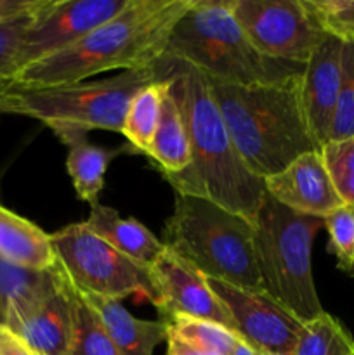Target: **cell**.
I'll return each mask as SVG.
<instances>
[{
  "label": "cell",
  "instance_id": "cell-1",
  "mask_svg": "<svg viewBox=\"0 0 354 355\" xmlns=\"http://www.w3.org/2000/svg\"><path fill=\"white\" fill-rule=\"evenodd\" d=\"M158 66L162 76L170 80L191 148L187 168L163 177L176 193L207 198L253 224L266 182L250 172L236 151L207 76L183 62L160 61Z\"/></svg>",
  "mask_w": 354,
  "mask_h": 355
},
{
  "label": "cell",
  "instance_id": "cell-2",
  "mask_svg": "<svg viewBox=\"0 0 354 355\" xmlns=\"http://www.w3.org/2000/svg\"><path fill=\"white\" fill-rule=\"evenodd\" d=\"M193 0H128L127 7L94 28L76 44L33 62L14 75L21 87H56L87 82L110 69L153 68L167 40Z\"/></svg>",
  "mask_w": 354,
  "mask_h": 355
},
{
  "label": "cell",
  "instance_id": "cell-3",
  "mask_svg": "<svg viewBox=\"0 0 354 355\" xmlns=\"http://www.w3.org/2000/svg\"><path fill=\"white\" fill-rule=\"evenodd\" d=\"M208 83L236 151L257 177L269 179L304 153L319 151L302 107L301 76L267 85Z\"/></svg>",
  "mask_w": 354,
  "mask_h": 355
},
{
  "label": "cell",
  "instance_id": "cell-4",
  "mask_svg": "<svg viewBox=\"0 0 354 355\" xmlns=\"http://www.w3.org/2000/svg\"><path fill=\"white\" fill-rule=\"evenodd\" d=\"M162 61L183 62L208 80L267 85L297 78L304 64L260 54L233 14L229 0H193L174 26Z\"/></svg>",
  "mask_w": 354,
  "mask_h": 355
},
{
  "label": "cell",
  "instance_id": "cell-5",
  "mask_svg": "<svg viewBox=\"0 0 354 355\" xmlns=\"http://www.w3.org/2000/svg\"><path fill=\"white\" fill-rule=\"evenodd\" d=\"M163 243L210 279L245 290H262L253 224L207 198L176 193ZM264 291V290H262Z\"/></svg>",
  "mask_w": 354,
  "mask_h": 355
},
{
  "label": "cell",
  "instance_id": "cell-6",
  "mask_svg": "<svg viewBox=\"0 0 354 355\" xmlns=\"http://www.w3.org/2000/svg\"><path fill=\"white\" fill-rule=\"evenodd\" d=\"M162 80L160 66L121 71L110 78L56 87H21L14 82L9 113L47 125L62 142L89 130H124L132 97Z\"/></svg>",
  "mask_w": 354,
  "mask_h": 355
},
{
  "label": "cell",
  "instance_id": "cell-7",
  "mask_svg": "<svg viewBox=\"0 0 354 355\" xmlns=\"http://www.w3.org/2000/svg\"><path fill=\"white\" fill-rule=\"evenodd\" d=\"M323 218L302 215L264 196L253 222V250L262 290L301 322L323 314L312 277V241Z\"/></svg>",
  "mask_w": 354,
  "mask_h": 355
},
{
  "label": "cell",
  "instance_id": "cell-8",
  "mask_svg": "<svg viewBox=\"0 0 354 355\" xmlns=\"http://www.w3.org/2000/svg\"><path fill=\"white\" fill-rule=\"evenodd\" d=\"M52 252L59 272L76 291L124 300L144 295L149 300L146 269L121 255L97 236L87 222H76L51 234Z\"/></svg>",
  "mask_w": 354,
  "mask_h": 355
},
{
  "label": "cell",
  "instance_id": "cell-9",
  "mask_svg": "<svg viewBox=\"0 0 354 355\" xmlns=\"http://www.w3.org/2000/svg\"><path fill=\"white\" fill-rule=\"evenodd\" d=\"M229 6L253 47L269 59L305 64L328 37L302 0H229Z\"/></svg>",
  "mask_w": 354,
  "mask_h": 355
},
{
  "label": "cell",
  "instance_id": "cell-10",
  "mask_svg": "<svg viewBox=\"0 0 354 355\" xmlns=\"http://www.w3.org/2000/svg\"><path fill=\"white\" fill-rule=\"evenodd\" d=\"M146 276L149 300L160 311L162 321L186 315L217 322L236 333L235 321L210 288L207 276L172 248L165 245L155 262L146 267Z\"/></svg>",
  "mask_w": 354,
  "mask_h": 355
},
{
  "label": "cell",
  "instance_id": "cell-11",
  "mask_svg": "<svg viewBox=\"0 0 354 355\" xmlns=\"http://www.w3.org/2000/svg\"><path fill=\"white\" fill-rule=\"evenodd\" d=\"M128 0H49L23 38L19 69L54 55L125 9ZM17 69V71H19Z\"/></svg>",
  "mask_w": 354,
  "mask_h": 355
},
{
  "label": "cell",
  "instance_id": "cell-12",
  "mask_svg": "<svg viewBox=\"0 0 354 355\" xmlns=\"http://www.w3.org/2000/svg\"><path fill=\"white\" fill-rule=\"evenodd\" d=\"M228 309L236 333L259 354L292 355L304 322L262 290H245L207 277Z\"/></svg>",
  "mask_w": 354,
  "mask_h": 355
},
{
  "label": "cell",
  "instance_id": "cell-13",
  "mask_svg": "<svg viewBox=\"0 0 354 355\" xmlns=\"http://www.w3.org/2000/svg\"><path fill=\"white\" fill-rule=\"evenodd\" d=\"M264 182L274 201L302 215L325 218L344 205L319 151L304 153Z\"/></svg>",
  "mask_w": 354,
  "mask_h": 355
},
{
  "label": "cell",
  "instance_id": "cell-14",
  "mask_svg": "<svg viewBox=\"0 0 354 355\" xmlns=\"http://www.w3.org/2000/svg\"><path fill=\"white\" fill-rule=\"evenodd\" d=\"M344 44L326 37L311 54L301 75V101L312 139L321 149L330 141L337 101H339L340 76H342Z\"/></svg>",
  "mask_w": 354,
  "mask_h": 355
},
{
  "label": "cell",
  "instance_id": "cell-15",
  "mask_svg": "<svg viewBox=\"0 0 354 355\" xmlns=\"http://www.w3.org/2000/svg\"><path fill=\"white\" fill-rule=\"evenodd\" d=\"M54 279L10 331L28 343L37 355H66L73 336L75 297L58 267Z\"/></svg>",
  "mask_w": 354,
  "mask_h": 355
},
{
  "label": "cell",
  "instance_id": "cell-16",
  "mask_svg": "<svg viewBox=\"0 0 354 355\" xmlns=\"http://www.w3.org/2000/svg\"><path fill=\"white\" fill-rule=\"evenodd\" d=\"M76 293L99 315L104 329L110 335L111 342L115 343L120 355H153L156 347L163 340H167L169 322L144 321V319L134 318L121 305L120 300L85 295L80 293V291H76Z\"/></svg>",
  "mask_w": 354,
  "mask_h": 355
},
{
  "label": "cell",
  "instance_id": "cell-17",
  "mask_svg": "<svg viewBox=\"0 0 354 355\" xmlns=\"http://www.w3.org/2000/svg\"><path fill=\"white\" fill-rule=\"evenodd\" d=\"M85 222L97 236L144 269L165 248V243L160 241L141 222L121 217L117 210L101 203L92 205Z\"/></svg>",
  "mask_w": 354,
  "mask_h": 355
},
{
  "label": "cell",
  "instance_id": "cell-18",
  "mask_svg": "<svg viewBox=\"0 0 354 355\" xmlns=\"http://www.w3.org/2000/svg\"><path fill=\"white\" fill-rule=\"evenodd\" d=\"M0 259L35 270L54 267L51 234L0 205Z\"/></svg>",
  "mask_w": 354,
  "mask_h": 355
},
{
  "label": "cell",
  "instance_id": "cell-19",
  "mask_svg": "<svg viewBox=\"0 0 354 355\" xmlns=\"http://www.w3.org/2000/svg\"><path fill=\"white\" fill-rule=\"evenodd\" d=\"M54 279V270H35L0 259V305L3 326L12 329Z\"/></svg>",
  "mask_w": 354,
  "mask_h": 355
},
{
  "label": "cell",
  "instance_id": "cell-20",
  "mask_svg": "<svg viewBox=\"0 0 354 355\" xmlns=\"http://www.w3.org/2000/svg\"><path fill=\"white\" fill-rule=\"evenodd\" d=\"M146 155L158 163L163 173H179L186 170L191 163V148L186 123H184L179 104L174 97L170 85L163 97L158 127H156Z\"/></svg>",
  "mask_w": 354,
  "mask_h": 355
},
{
  "label": "cell",
  "instance_id": "cell-21",
  "mask_svg": "<svg viewBox=\"0 0 354 355\" xmlns=\"http://www.w3.org/2000/svg\"><path fill=\"white\" fill-rule=\"evenodd\" d=\"M65 144L68 146L66 168L71 177L76 196L87 203L96 205L99 193L104 187L108 165L117 153L90 144L85 135L69 139Z\"/></svg>",
  "mask_w": 354,
  "mask_h": 355
},
{
  "label": "cell",
  "instance_id": "cell-22",
  "mask_svg": "<svg viewBox=\"0 0 354 355\" xmlns=\"http://www.w3.org/2000/svg\"><path fill=\"white\" fill-rule=\"evenodd\" d=\"M169 78L162 76V80L142 87L132 97L121 134L125 135L128 144L135 151L144 153V155L148 151L149 144L153 141V135L156 132V127H158L163 97H165L167 90H169Z\"/></svg>",
  "mask_w": 354,
  "mask_h": 355
},
{
  "label": "cell",
  "instance_id": "cell-23",
  "mask_svg": "<svg viewBox=\"0 0 354 355\" xmlns=\"http://www.w3.org/2000/svg\"><path fill=\"white\" fill-rule=\"evenodd\" d=\"M292 355H354V340L339 319L323 312L302 324Z\"/></svg>",
  "mask_w": 354,
  "mask_h": 355
},
{
  "label": "cell",
  "instance_id": "cell-24",
  "mask_svg": "<svg viewBox=\"0 0 354 355\" xmlns=\"http://www.w3.org/2000/svg\"><path fill=\"white\" fill-rule=\"evenodd\" d=\"M167 338H176L186 345L205 352L231 355L242 338L231 329L203 319L179 315L169 322Z\"/></svg>",
  "mask_w": 354,
  "mask_h": 355
},
{
  "label": "cell",
  "instance_id": "cell-25",
  "mask_svg": "<svg viewBox=\"0 0 354 355\" xmlns=\"http://www.w3.org/2000/svg\"><path fill=\"white\" fill-rule=\"evenodd\" d=\"M71 291L75 297V314L71 343L66 355H120L104 329L99 315L78 297L73 288Z\"/></svg>",
  "mask_w": 354,
  "mask_h": 355
},
{
  "label": "cell",
  "instance_id": "cell-26",
  "mask_svg": "<svg viewBox=\"0 0 354 355\" xmlns=\"http://www.w3.org/2000/svg\"><path fill=\"white\" fill-rule=\"evenodd\" d=\"M319 153L342 203L354 207V137L328 141Z\"/></svg>",
  "mask_w": 354,
  "mask_h": 355
},
{
  "label": "cell",
  "instance_id": "cell-27",
  "mask_svg": "<svg viewBox=\"0 0 354 355\" xmlns=\"http://www.w3.org/2000/svg\"><path fill=\"white\" fill-rule=\"evenodd\" d=\"M319 30L342 44L354 42V0H302Z\"/></svg>",
  "mask_w": 354,
  "mask_h": 355
},
{
  "label": "cell",
  "instance_id": "cell-28",
  "mask_svg": "<svg viewBox=\"0 0 354 355\" xmlns=\"http://www.w3.org/2000/svg\"><path fill=\"white\" fill-rule=\"evenodd\" d=\"M354 137V42L342 47V76L330 141Z\"/></svg>",
  "mask_w": 354,
  "mask_h": 355
},
{
  "label": "cell",
  "instance_id": "cell-29",
  "mask_svg": "<svg viewBox=\"0 0 354 355\" xmlns=\"http://www.w3.org/2000/svg\"><path fill=\"white\" fill-rule=\"evenodd\" d=\"M323 225L328 232V250L340 269L354 270V207L342 205L323 218Z\"/></svg>",
  "mask_w": 354,
  "mask_h": 355
},
{
  "label": "cell",
  "instance_id": "cell-30",
  "mask_svg": "<svg viewBox=\"0 0 354 355\" xmlns=\"http://www.w3.org/2000/svg\"><path fill=\"white\" fill-rule=\"evenodd\" d=\"M35 14L0 24V78H14L19 69L21 45Z\"/></svg>",
  "mask_w": 354,
  "mask_h": 355
},
{
  "label": "cell",
  "instance_id": "cell-31",
  "mask_svg": "<svg viewBox=\"0 0 354 355\" xmlns=\"http://www.w3.org/2000/svg\"><path fill=\"white\" fill-rule=\"evenodd\" d=\"M49 0H0V24L38 12Z\"/></svg>",
  "mask_w": 354,
  "mask_h": 355
},
{
  "label": "cell",
  "instance_id": "cell-32",
  "mask_svg": "<svg viewBox=\"0 0 354 355\" xmlns=\"http://www.w3.org/2000/svg\"><path fill=\"white\" fill-rule=\"evenodd\" d=\"M0 355H37L21 336L10 331L7 326H0Z\"/></svg>",
  "mask_w": 354,
  "mask_h": 355
},
{
  "label": "cell",
  "instance_id": "cell-33",
  "mask_svg": "<svg viewBox=\"0 0 354 355\" xmlns=\"http://www.w3.org/2000/svg\"><path fill=\"white\" fill-rule=\"evenodd\" d=\"M167 355H219L214 352H205V350H198L194 347L186 345V343L179 342L176 338H167Z\"/></svg>",
  "mask_w": 354,
  "mask_h": 355
},
{
  "label": "cell",
  "instance_id": "cell-34",
  "mask_svg": "<svg viewBox=\"0 0 354 355\" xmlns=\"http://www.w3.org/2000/svg\"><path fill=\"white\" fill-rule=\"evenodd\" d=\"M14 89L12 78H0V113H9V99Z\"/></svg>",
  "mask_w": 354,
  "mask_h": 355
},
{
  "label": "cell",
  "instance_id": "cell-35",
  "mask_svg": "<svg viewBox=\"0 0 354 355\" xmlns=\"http://www.w3.org/2000/svg\"><path fill=\"white\" fill-rule=\"evenodd\" d=\"M231 355H260V354L257 352V350H253L252 347L248 345V343H245L242 340V342H239L238 345H236V349L233 350Z\"/></svg>",
  "mask_w": 354,
  "mask_h": 355
},
{
  "label": "cell",
  "instance_id": "cell-36",
  "mask_svg": "<svg viewBox=\"0 0 354 355\" xmlns=\"http://www.w3.org/2000/svg\"><path fill=\"white\" fill-rule=\"evenodd\" d=\"M0 326H3V311H2V305H0Z\"/></svg>",
  "mask_w": 354,
  "mask_h": 355
},
{
  "label": "cell",
  "instance_id": "cell-37",
  "mask_svg": "<svg viewBox=\"0 0 354 355\" xmlns=\"http://www.w3.org/2000/svg\"><path fill=\"white\" fill-rule=\"evenodd\" d=\"M260 355H274V354H260Z\"/></svg>",
  "mask_w": 354,
  "mask_h": 355
}]
</instances>
